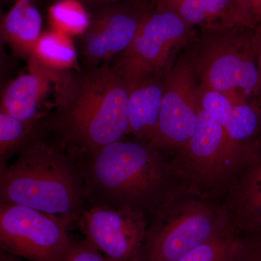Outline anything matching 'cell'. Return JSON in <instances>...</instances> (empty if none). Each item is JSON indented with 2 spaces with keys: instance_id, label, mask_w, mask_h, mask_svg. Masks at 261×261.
Wrapping results in <instances>:
<instances>
[{
  "instance_id": "cell-1",
  "label": "cell",
  "mask_w": 261,
  "mask_h": 261,
  "mask_svg": "<svg viewBox=\"0 0 261 261\" xmlns=\"http://www.w3.org/2000/svg\"><path fill=\"white\" fill-rule=\"evenodd\" d=\"M126 79L108 63L71 72L44 126L73 159L128 135Z\"/></svg>"
},
{
  "instance_id": "cell-2",
  "label": "cell",
  "mask_w": 261,
  "mask_h": 261,
  "mask_svg": "<svg viewBox=\"0 0 261 261\" xmlns=\"http://www.w3.org/2000/svg\"><path fill=\"white\" fill-rule=\"evenodd\" d=\"M75 161L88 207L130 208L149 219L181 190L171 159L145 141L122 139Z\"/></svg>"
},
{
  "instance_id": "cell-3",
  "label": "cell",
  "mask_w": 261,
  "mask_h": 261,
  "mask_svg": "<svg viewBox=\"0 0 261 261\" xmlns=\"http://www.w3.org/2000/svg\"><path fill=\"white\" fill-rule=\"evenodd\" d=\"M47 132L31 142L15 162L0 171V202L16 204L76 224L85 205L75 159Z\"/></svg>"
},
{
  "instance_id": "cell-4",
  "label": "cell",
  "mask_w": 261,
  "mask_h": 261,
  "mask_svg": "<svg viewBox=\"0 0 261 261\" xmlns=\"http://www.w3.org/2000/svg\"><path fill=\"white\" fill-rule=\"evenodd\" d=\"M253 29L201 30L187 51L200 87L234 102L261 106V74L252 42Z\"/></svg>"
},
{
  "instance_id": "cell-5",
  "label": "cell",
  "mask_w": 261,
  "mask_h": 261,
  "mask_svg": "<svg viewBox=\"0 0 261 261\" xmlns=\"http://www.w3.org/2000/svg\"><path fill=\"white\" fill-rule=\"evenodd\" d=\"M230 226L221 200L179 190L149 218L140 261H177Z\"/></svg>"
},
{
  "instance_id": "cell-6",
  "label": "cell",
  "mask_w": 261,
  "mask_h": 261,
  "mask_svg": "<svg viewBox=\"0 0 261 261\" xmlns=\"http://www.w3.org/2000/svg\"><path fill=\"white\" fill-rule=\"evenodd\" d=\"M170 159L181 190L220 200L238 171L227 134L202 106L191 138Z\"/></svg>"
},
{
  "instance_id": "cell-7",
  "label": "cell",
  "mask_w": 261,
  "mask_h": 261,
  "mask_svg": "<svg viewBox=\"0 0 261 261\" xmlns=\"http://www.w3.org/2000/svg\"><path fill=\"white\" fill-rule=\"evenodd\" d=\"M194 29L174 12L154 5L133 42L113 65L128 84L166 77L178 51L195 39Z\"/></svg>"
},
{
  "instance_id": "cell-8",
  "label": "cell",
  "mask_w": 261,
  "mask_h": 261,
  "mask_svg": "<svg viewBox=\"0 0 261 261\" xmlns=\"http://www.w3.org/2000/svg\"><path fill=\"white\" fill-rule=\"evenodd\" d=\"M69 222L16 204L0 202V245L31 261H63L73 241Z\"/></svg>"
},
{
  "instance_id": "cell-9",
  "label": "cell",
  "mask_w": 261,
  "mask_h": 261,
  "mask_svg": "<svg viewBox=\"0 0 261 261\" xmlns=\"http://www.w3.org/2000/svg\"><path fill=\"white\" fill-rule=\"evenodd\" d=\"M200 90L195 67L186 53L165 79L159 126L151 145L171 155L185 147L197 126Z\"/></svg>"
},
{
  "instance_id": "cell-10",
  "label": "cell",
  "mask_w": 261,
  "mask_h": 261,
  "mask_svg": "<svg viewBox=\"0 0 261 261\" xmlns=\"http://www.w3.org/2000/svg\"><path fill=\"white\" fill-rule=\"evenodd\" d=\"M149 0H130L94 8L88 28L81 36L85 66L108 63L126 50L153 9Z\"/></svg>"
},
{
  "instance_id": "cell-11",
  "label": "cell",
  "mask_w": 261,
  "mask_h": 261,
  "mask_svg": "<svg viewBox=\"0 0 261 261\" xmlns=\"http://www.w3.org/2000/svg\"><path fill=\"white\" fill-rule=\"evenodd\" d=\"M149 219L130 208L89 206L76 224L107 261H140Z\"/></svg>"
},
{
  "instance_id": "cell-12",
  "label": "cell",
  "mask_w": 261,
  "mask_h": 261,
  "mask_svg": "<svg viewBox=\"0 0 261 261\" xmlns=\"http://www.w3.org/2000/svg\"><path fill=\"white\" fill-rule=\"evenodd\" d=\"M71 72L51 69L31 56L27 73L12 81L4 89L0 112L23 121L44 122L56 108Z\"/></svg>"
},
{
  "instance_id": "cell-13",
  "label": "cell",
  "mask_w": 261,
  "mask_h": 261,
  "mask_svg": "<svg viewBox=\"0 0 261 261\" xmlns=\"http://www.w3.org/2000/svg\"><path fill=\"white\" fill-rule=\"evenodd\" d=\"M200 99L202 108L221 123L227 134L238 170L261 154L260 104L234 102L220 92L202 87Z\"/></svg>"
},
{
  "instance_id": "cell-14",
  "label": "cell",
  "mask_w": 261,
  "mask_h": 261,
  "mask_svg": "<svg viewBox=\"0 0 261 261\" xmlns=\"http://www.w3.org/2000/svg\"><path fill=\"white\" fill-rule=\"evenodd\" d=\"M221 202L238 231L261 228V154L239 169Z\"/></svg>"
},
{
  "instance_id": "cell-15",
  "label": "cell",
  "mask_w": 261,
  "mask_h": 261,
  "mask_svg": "<svg viewBox=\"0 0 261 261\" xmlns=\"http://www.w3.org/2000/svg\"><path fill=\"white\" fill-rule=\"evenodd\" d=\"M154 5L171 10L190 27L220 30L255 24L240 0H152Z\"/></svg>"
},
{
  "instance_id": "cell-16",
  "label": "cell",
  "mask_w": 261,
  "mask_h": 261,
  "mask_svg": "<svg viewBox=\"0 0 261 261\" xmlns=\"http://www.w3.org/2000/svg\"><path fill=\"white\" fill-rule=\"evenodd\" d=\"M166 77H149L129 86L128 135L151 144L157 130Z\"/></svg>"
},
{
  "instance_id": "cell-17",
  "label": "cell",
  "mask_w": 261,
  "mask_h": 261,
  "mask_svg": "<svg viewBox=\"0 0 261 261\" xmlns=\"http://www.w3.org/2000/svg\"><path fill=\"white\" fill-rule=\"evenodd\" d=\"M42 28V16L30 0H17L2 19L1 37L15 54L29 59Z\"/></svg>"
},
{
  "instance_id": "cell-18",
  "label": "cell",
  "mask_w": 261,
  "mask_h": 261,
  "mask_svg": "<svg viewBox=\"0 0 261 261\" xmlns=\"http://www.w3.org/2000/svg\"><path fill=\"white\" fill-rule=\"evenodd\" d=\"M45 132L44 122L23 121L0 112V171L8 166L12 156Z\"/></svg>"
},
{
  "instance_id": "cell-19",
  "label": "cell",
  "mask_w": 261,
  "mask_h": 261,
  "mask_svg": "<svg viewBox=\"0 0 261 261\" xmlns=\"http://www.w3.org/2000/svg\"><path fill=\"white\" fill-rule=\"evenodd\" d=\"M32 56L51 69L59 71L81 69L76 49L70 37L58 31L42 34Z\"/></svg>"
},
{
  "instance_id": "cell-20",
  "label": "cell",
  "mask_w": 261,
  "mask_h": 261,
  "mask_svg": "<svg viewBox=\"0 0 261 261\" xmlns=\"http://www.w3.org/2000/svg\"><path fill=\"white\" fill-rule=\"evenodd\" d=\"M49 18L53 30L69 36H82L88 28L91 17L85 5L77 0H58L51 5Z\"/></svg>"
},
{
  "instance_id": "cell-21",
  "label": "cell",
  "mask_w": 261,
  "mask_h": 261,
  "mask_svg": "<svg viewBox=\"0 0 261 261\" xmlns=\"http://www.w3.org/2000/svg\"><path fill=\"white\" fill-rule=\"evenodd\" d=\"M238 235L231 225L177 261H231Z\"/></svg>"
},
{
  "instance_id": "cell-22",
  "label": "cell",
  "mask_w": 261,
  "mask_h": 261,
  "mask_svg": "<svg viewBox=\"0 0 261 261\" xmlns=\"http://www.w3.org/2000/svg\"><path fill=\"white\" fill-rule=\"evenodd\" d=\"M231 261H261V228L238 231Z\"/></svg>"
},
{
  "instance_id": "cell-23",
  "label": "cell",
  "mask_w": 261,
  "mask_h": 261,
  "mask_svg": "<svg viewBox=\"0 0 261 261\" xmlns=\"http://www.w3.org/2000/svg\"><path fill=\"white\" fill-rule=\"evenodd\" d=\"M63 261H107L104 255L87 239L73 242Z\"/></svg>"
},
{
  "instance_id": "cell-24",
  "label": "cell",
  "mask_w": 261,
  "mask_h": 261,
  "mask_svg": "<svg viewBox=\"0 0 261 261\" xmlns=\"http://www.w3.org/2000/svg\"><path fill=\"white\" fill-rule=\"evenodd\" d=\"M252 18L255 28L261 27V0H240Z\"/></svg>"
},
{
  "instance_id": "cell-25",
  "label": "cell",
  "mask_w": 261,
  "mask_h": 261,
  "mask_svg": "<svg viewBox=\"0 0 261 261\" xmlns=\"http://www.w3.org/2000/svg\"><path fill=\"white\" fill-rule=\"evenodd\" d=\"M252 42L261 74V27H257L254 29L252 32Z\"/></svg>"
},
{
  "instance_id": "cell-26",
  "label": "cell",
  "mask_w": 261,
  "mask_h": 261,
  "mask_svg": "<svg viewBox=\"0 0 261 261\" xmlns=\"http://www.w3.org/2000/svg\"><path fill=\"white\" fill-rule=\"evenodd\" d=\"M53 2L58 0H53ZM82 4L87 6L96 8V7L102 6V5L115 4V3H122V2L130 1V0H77Z\"/></svg>"
},
{
  "instance_id": "cell-27",
  "label": "cell",
  "mask_w": 261,
  "mask_h": 261,
  "mask_svg": "<svg viewBox=\"0 0 261 261\" xmlns=\"http://www.w3.org/2000/svg\"><path fill=\"white\" fill-rule=\"evenodd\" d=\"M8 261H12V260H8Z\"/></svg>"
}]
</instances>
